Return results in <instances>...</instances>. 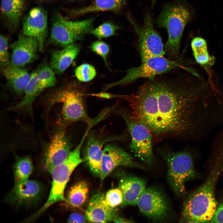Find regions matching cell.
I'll list each match as a JSON object with an SVG mask.
<instances>
[{
    "mask_svg": "<svg viewBox=\"0 0 223 223\" xmlns=\"http://www.w3.org/2000/svg\"><path fill=\"white\" fill-rule=\"evenodd\" d=\"M84 134L76 148L71 151L66 160L54 168L51 171L52 185L48 197L43 206L32 216L36 218L55 203L64 201V193L67 184L72 172L83 161L81 156V148L86 138Z\"/></svg>",
    "mask_w": 223,
    "mask_h": 223,
    "instance_id": "obj_4",
    "label": "cell"
},
{
    "mask_svg": "<svg viewBox=\"0 0 223 223\" xmlns=\"http://www.w3.org/2000/svg\"><path fill=\"white\" fill-rule=\"evenodd\" d=\"M91 48L93 51L103 58L106 65L108 67L107 57L110 50L108 45L104 42L97 41L92 44Z\"/></svg>",
    "mask_w": 223,
    "mask_h": 223,
    "instance_id": "obj_33",
    "label": "cell"
},
{
    "mask_svg": "<svg viewBox=\"0 0 223 223\" xmlns=\"http://www.w3.org/2000/svg\"><path fill=\"white\" fill-rule=\"evenodd\" d=\"M151 6L152 7H153L155 3L156 0H151Z\"/></svg>",
    "mask_w": 223,
    "mask_h": 223,
    "instance_id": "obj_38",
    "label": "cell"
},
{
    "mask_svg": "<svg viewBox=\"0 0 223 223\" xmlns=\"http://www.w3.org/2000/svg\"><path fill=\"white\" fill-rule=\"evenodd\" d=\"M210 222L223 223V202L217 207Z\"/></svg>",
    "mask_w": 223,
    "mask_h": 223,
    "instance_id": "obj_34",
    "label": "cell"
},
{
    "mask_svg": "<svg viewBox=\"0 0 223 223\" xmlns=\"http://www.w3.org/2000/svg\"><path fill=\"white\" fill-rule=\"evenodd\" d=\"M42 92L39 87L37 73L35 71L31 74L30 79L24 89L22 99L8 110L14 112H24L32 114L33 103Z\"/></svg>",
    "mask_w": 223,
    "mask_h": 223,
    "instance_id": "obj_21",
    "label": "cell"
},
{
    "mask_svg": "<svg viewBox=\"0 0 223 223\" xmlns=\"http://www.w3.org/2000/svg\"><path fill=\"white\" fill-rule=\"evenodd\" d=\"M24 6V0H1L2 12L12 28H15L19 25Z\"/></svg>",
    "mask_w": 223,
    "mask_h": 223,
    "instance_id": "obj_24",
    "label": "cell"
},
{
    "mask_svg": "<svg viewBox=\"0 0 223 223\" xmlns=\"http://www.w3.org/2000/svg\"><path fill=\"white\" fill-rule=\"evenodd\" d=\"M182 67L178 62L168 60L164 56L151 58L142 62L139 66L128 70L123 78L108 85L107 87L109 88L117 85L126 84L142 78L153 79L156 75Z\"/></svg>",
    "mask_w": 223,
    "mask_h": 223,
    "instance_id": "obj_11",
    "label": "cell"
},
{
    "mask_svg": "<svg viewBox=\"0 0 223 223\" xmlns=\"http://www.w3.org/2000/svg\"><path fill=\"white\" fill-rule=\"evenodd\" d=\"M94 20L93 17L82 20L71 21L57 16L51 28L50 41L56 45L65 47L81 40L93 29Z\"/></svg>",
    "mask_w": 223,
    "mask_h": 223,
    "instance_id": "obj_7",
    "label": "cell"
},
{
    "mask_svg": "<svg viewBox=\"0 0 223 223\" xmlns=\"http://www.w3.org/2000/svg\"><path fill=\"white\" fill-rule=\"evenodd\" d=\"M87 221L85 216L77 212L72 213L68 219L69 223H86Z\"/></svg>",
    "mask_w": 223,
    "mask_h": 223,
    "instance_id": "obj_35",
    "label": "cell"
},
{
    "mask_svg": "<svg viewBox=\"0 0 223 223\" xmlns=\"http://www.w3.org/2000/svg\"><path fill=\"white\" fill-rule=\"evenodd\" d=\"M114 223H130L132 222L131 220H128L124 217L117 216L112 220Z\"/></svg>",
    "mask_w": 223,
    "mask_h": 223,
    "instance_id": "obj_36",
    "label": "cell"
},
{
    "mask_svg": "<svg viewBox=\"0 0 223 223\" xmlns=\"http://www.w3.org/2000/svg\"><path fill=\"white\" fill-rule=\"evenodd\" d=\"M22 33L35 38L39 51H43L47 33V15L44 9L36 7L29 11L23 20Z\"/></svg>",
    "mask_w": 223,
    "mask_h": 223,
    "instance_id": "obj_13",
    "label": "cell"
},
{
    "mask_svg": "<svg viewBox=\"0 0 223 223\" xmlns=\"http://www.w3.org/2000/svg\"><path fill=\"white\" fill-rule=\"evenodd\" d=\"M8 37L1 35L0 37V65L4 68L10 64V59L8 49Z\"/></svg>",
    "mask_w": 223,
    "mask_h": 223,
    "instance_id": "obj_32",
    "label": "cell"
},
{
    "mask_svg": "<svg viewBox=\"0 0 223 223\" xmlns=\"http://www.w3.org/2000/svg\"><path fill=\"white\" fill-rule=\"evenodd\" d=\"M42 191V186L39 182L28 179L15 183L7 199L11 203L18 206L30 204L37 200Z\"/></svg>",
    "mask_w": 223,
    "mask_h": 223,
    "instance_id": "obj_16",
    "label": "cell"
},
{
    "mask_svg": "<svg viewBox=\"0 0 223 223\" xmlns=\"http://www.w3.org/2000/svg\"><path fill=\"white\" fill-rule=\"evenodd\" d=\"M39 87L42 92L46 88L55 86L56 82L55 72L51 68L45 63L36 71Z\"/></svg>",
    "mask_w": 223,
    "mask_h": 223,
    "instance_id": "obj_26",
    "label": "cell"
},
{
    "mask_svg": "<svg viewBox=\"0 0 223 223\" xmlns=\"http://www.w3.org/2000/svg\"><path fill=\"white\" fill-rule=\"evenodd\" d=\"M119 27L113 24L104 22L94 29H93L90 33L98 39L107 37L116 34Z\"/></svg>",
    "mask_w": 223,
    "mask_h": 223,
    "instance_id": "obj_29",
    "label": "cell"
},
{
    "mask_svg": "<svg viewBox=\"0 0 223 223\" xmlns=\"http://www.w3.org/2000/svg\"><path fill=\"white\" fill-rule=\"evenodd\" d=\"M104 198L107 203L113 208L122 206L123 203L122 193L119 188L109 190L104 195Z\"/></svg>",
    "mask_w": 223,
    "mask_h": 223,
    "instance_id": "obj_31",
    "label": "cell"
},
{
    "mask_svg": "<svg viewBox=\"0 0 223 223\" xmlns=\"http://www.w3.org/2000/svg\"><path fill=\"white\" fill-rule=\"evenodd\" d=\"M127 18L138 37L139 49L142 62L152 57H163L164 51L162 42L154 28L151 15L148 13L146 14L142 24L137 22L129 15Z\"/></svg>",
    "mask_w": 223,
    "mask_h": 223,
    "instance_id": "obj_8",
    "label": "cell"
},
{
    "mask_svg": "<svg viewBox=\"0 0 223 223\" xmlns=\"http://www.w3.org/2000/svg\"><path fill=\"white\" fill-rule=\"evenodd\" d=\"M160 153L167 165V177L171 187L177 195H184L186 182L195 174L191 151L188 149L179 152L164 150Z\"/></svg>",
    "mask_w": 223,
    "mask_h": 223,
    "instance_id": "obj_5",
    "label": "cell"
},
{
    "mask_svg": "<svg viewBox=\"0 0 223 223\" xmlns=\"http://www.w3.org/2000/svg\"><path fill=\"white\" fill-rule=\"evenodd\" d=\"M219 173L216 167L205 182L189 196L182 208L184 221L196 223L210 221L217 207L214 189Z\"/></svg>",
    "mask_w": 223,
    "mask_h": 223,
    "instance_id": "obj_2",
    "label": "cell"
},
{
    "mask_svg": "<svg viewBox=\"0 0 223 223\" xmlns=\"http://www.w3.org/2000/svg\"><path fill=\"white\" fill-rule=\"evenodd\" d=\"M188 9L178 1L164 4L156 21L159 28L167 31L168 38L165 45V51L170 58L177 57L184 28L190 20Z\"/></svg>",
    "mask_w": 223,
    "mask_h": 223,
    "instance_id": "obj_3",
    "label": "cell"
},
{
    "mask_svg": "<svg viewBox=\"0 0 223 223\" xmlns=\"http://www.w3.org/2000/svg\"><path fill=\"white\" fill-rule=\"evenodd\" d=\"M137 205L142 213L154 221H166L171 215V207L168 199L163 191L155 187L146 188Z\"/></svg>",
    "mask_w": 223,
    "mask_h": 223,
    "instance_id": "obj_10",
    "label": "cell"
},
{
    "mask_svg": "<svg viewBox=\"0 0 223 223\" xmlns=\"http://www.w3.org/2000/svg\"><path fill=\"white\" fill-rule=\"evenodd\" d=\"M33 169L32 162L29 158L25 157L19 159L15 163L14 167L15 183L28 179Z\"/></svg>",
    "mask_w": 223,
    "mask_h": 223,
    "instance_id": "obj_27",
    "label": "cell"
},
{
    "mask_svg": "<svg viewBox=\"0 0 223 223\" xmlns=\"http://www.w3.org/2000/svg\"><path fill=\"white\" fill-rule=\"evenodd\" d=\"M3 74L9 85L18 94H21L30 77L28 71L24 68L11 64L2 68Z\"/></svg>",
    "mask_w": 223,
    "mask_h": 223,
    "instance_id": "obj_22",
    "label": "cell"
},
{
    "mask_svg": "<svg viewBox=\"0 0 223 223\" xmlns=\"http://www.w3.org/2000/svg\"><path fill=\"white\" fill-rule=\"evenodd\" d=\"M89 189L85 181H80L74 184L70 189L65 200L73 208L83 206L88 200Z\"/></svg>",
    "mask_w": 223,
    "mask_h": 223,
    "instance_id": "obj_25",
    "label": "cell"
},
{
    "mask_svg": "<svg viewBox=\"0 0 223 223\" xmlns=\"http://www.w3.org/2000/svg\"><path fill=\"white\" fill-rule=\"evenodd\" d=\"M107 141V139H103L94 133H91L87 135L83 148V160L94 176L99 177L103 147Z\"/></svg>",
    "mask_w": 223,
    "mask_h": 223,
    "instance_id": "obj_17",
    "label": "cell"
},
{
    "mask_svg": "<svg viewBox=\"0 0 223 223\" xmlns=\"http://www.w3.org/2000/svg\"><path fill=\"white\" fill-rule=\"evenodd\" d=\"M144 168L123 149L114 144H106L103 150L99 177L103 181L119 167Z\"/></svg>",
    "mask_w": 223,
    "mask_h": 223,
    "instance_id": "obj_12",
    "label": "cell"
},
{
    "mask_svg": "<svg viewBox=\"0 0 223 223\" xmlns=\"http://www.w3.org/2000/svg\"><path fill=\"white\" fill-rule=\"evenodd\" d=\"M11 55L10 64L24 68L33 62L37 57L38 45L37 39L20 33L17 39L10 45Z\"/></svg>",
    "mask_w": 223,
    "mask_h": 223,
    "instance_id": "obj_14",
    "label": "cell"
},
{
    "mask_svg": "<svg viewBox=\"0 0 223 223\" xmlns=\"http://www.w3.org/2000/svg\"><path fill=\"white\" fill-rule=\"evenodd\" d=\"M210 85L193 70L182 78L151 79L128 97L130 113L149 129L153 138L200 141L211 131L218 115Z\"/></svg>",
    "mask_w": 223,
    "mask_h": 223,
    "instance_id": "obj_1",
    "label": "cell"
},
{
    "mask_svg": "<svg viewBox=\"0 0 223 223\" xmlns=\"http://www.w3.org/2000/svg\"><path fill=\"white\" fill-rule=\"evenodd\" d=\"M122 191L123 203L121 206L135 205L146 187L145 181L136 176L126 177L120 181L118 187Z\"/></svg>",
    "mask_w": 223,
    "mask_h": 223,
    "instance_id": "obj_19",
    "label": "cell"
},
{
    "mask_svg": "<svg viewBox=\"0 0 223 223\" xmlns=\"http://www.w3.org/2000/svg\"><path fill=\"white\" fill-rule=\"evenodd\" d=\"M125 0H94L89 5L72 10L74 15H80L94 12L109 11L119 12L125 5Z\"/></svg>",
    "mask_w": 223,
    "mask_h": 223,
    "instance_id": "obj_23",
    "label": "cell"
},
{
    "mask_svg": "<svg viewBox=\"0 0 223 223\" xmlns=\"http://www.w3.org/2000/svg\"><path fill=\"white\" fill-rule=\"evenodd\" d=\"M96 95L98 97L106 98H112V95L111 94L104 93H100L96 94Z\"/></svg>",
    "mask_w": 223,
    "mask_h": 223,
    "instance_id": "obj_37",
    "label": "cell"
},
{
    "mask_svg": "<svg viewBox=\"0 0 223 223\" xmlns=\"http://www.w3.org/2000/svg\"><path fill=\"white\" fill-rule=\"evenodd\" d=\"M191 45L196 62L202 65L207 64L209 56L206 41L202 37H196L192 40Z\"/></svg>",
    "mask_w": 223,
    "mask_h": 223,
    "instance_id": "obj_28",
    "label": "cell"
},
{
    "mask_svg": "<svg viewBox=\"0 0 223 223\" xmlns=\"http://www.w3.org/2000/svg\"><path fill=\"white\" fill-rule=\"evenodd\" d=\"M119 114L125 120L131 137L129 146L130 150L144 163L148 165L152 164L155 156L151 131L145 125L136 120L130 113L120 111Z\"/></svg>",
    "mask_w": 223,
    "mask_h": 223,
    "instance_id": "obj_6",
    "label": "cell"
},
{
    "mask_svg": "<svg viewBox=\"0 0 223 223\" xmlns=\"http://www.w3.org/2000/svg\"><path fill=\"white\" fill-rule=\"evenodd\" d=\"M37 1H40V2H45V1H51L52 0H36Z\"/></svg>",
    "mask_w": 223,
    "mask_h": 223,
    "instance_id": "obj_39",
    "label": "cell"
},
{
    "mask_svg": "<svg viewBox=\"0 0 223 223\" xmlns=\"http://www.w3.org/2000/svg\"><path fill=\"white\" fill-rule=\"evenodd\" d=\"M70 144L64 132L61 130L53 137L45 152L44 166L50 172L56 166L60 164L68 158L70 152Z\"/></svg>",
    "mask_w": 223,
    "mask_h": 223,
    "instance_id": "obj_15",
    "label": "cell"
},
{
    "mask_svg": "<svg viewBox=\"0 0 223 223\" xmlns=\"http://www.w3.org/2000/svg\"><path fill=\"white\" fill-rule=\"evenodd\" d=\"M75 75L77 79L80 81L88 82L94 78L96 75V71L91 65L84 63L76 68Z\"/></svg>",
    "mask_w": 223,
    "mask_h": 223,
    "instance_id": "obj_30",
    "label": "cell"
},
{
    "mask_svg": "<svg viewBox=\"0 0 223 223\" xmlns=\"http://www.w3.org/2000/svg\"><path fill=\"white\" fill-rule=\"evenodd\" d=\"M50 102L62 104V115L67 121H83L89 125L93 124L85 110L83 94L75 86L69 85L57 92Z\"/></svg>",
    "mask_w": 223,
    "mask_h": 223,
    "instance_id": "obj_9",
    "label": "cell"
},
{
    "mask_svg": "<svg viewBox=\"0 0 223 223\" xmlns=\"http://www.w3.org/2000/svg\"><path fill=\"white\" fill-rule=\"evenodd\" d=\"M64 47L62 50H54L52 53L50 67L58 74L62 73L67 69L80 50L79 45L74 43Z\"/></svg>",
    "mask_w": 223,
    "mask_h": 223,
    "instance_id": "obj_20",
    "label": "cell"
},
{
    "mask_svg": "<svg viewBox=\"0 0 223 223\" xmlns=\"http://www.w3.org/2000/svg\"><path fill=\"white\" fill-rule=\"evenodd\" d=\"M117 216L116 209L109 206L105 201L104 194L100 192L92 196L85 212L86 219L92 222H109Z\"/></svg>",
    "mask_w": 223,
    "mask_h": 223,
    "instance_id": "obj_18",
    "label": "cell"
}]
</instances>
